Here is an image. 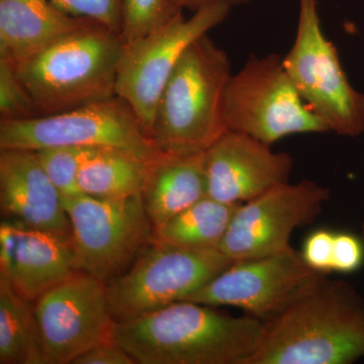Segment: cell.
I'll list each match as a JSON object with an SVG mask.
<instances>
[{"instance_id": "5b68a950", "label": "cell", "mask_w": 364, "mask_h": 364, "mask_svg": "<svg viewBox=\"0 0 364 364\" xmlns=\"http://www.w3.org/2000/svg\"><path fill=\"white\" fill-rule=\"evenodd\" d=\"M56 146L114 148L148 163L163 154L130 105L117 97L58 114L0 121V149L36 151Z\"/></svg>"}, {"instance_id": "3957f363", "label": "cell", "mask_w": 364, "mask_h": 364, "mask_svg": "<svg viewBox=\"0 0 364 364\" xmlns=\"http://www.w3.org/2000/svg\"><path fill=\"white\" fill-rule=\"evenodd\" d=\"M124 42L121 33L91 23L14 66L38 116L58 114L116 95Z\"/></svg>"}, {"instance_id": "484cf974", "label": "cell", "mask_w": 364, "mask_h": 364, "mask_svg": "<svg viewBox=\"0 0 364 364\" xmlns=\"http://www.w3.org/2000/svg\"><path fill=\"white\" fill-rule=\"evenodd\" d=\"M333 242L334 233L328 230H318L306 239L301 256L309 267L316 272H333Z\"/></svg>"}, {"instance_id": "9c48e42d", "label": "cell", "mask_w": 364, "mask_h": 364, "mask_svg": "<svg viewBox=\"0 0 364 364\" xmlns=\"http://www.w3.org/2000/svg\"><path fill=\"white\" fill-rule=\"evenodd\" d=\"M63 200L76 272L109 284L126 272L152 241L153 227L141 196L102 200L82 193Z\"/></svg>"}, {"instance_id": "8992f818", "label": "cell", "mask_w": 364, "mask_h": 364, "mask_svg": "<svg viewBox=\"0 0 364 364\" xmlns=\"http://www.w3.org/2000/svg\"><path fill=\"white\" fill-rule=\"evenodd\" d=\"M284 66L299 97L328 131L345 136L364 133V93L349 82L336 48L323 32L317 0H299L296 39Z\"/></svg>"}, {"instance_id": "44dd1931", "label": "cell", "mask_w": 364, "mask_h": 364, "mask_svg": "<svg viewBox=\"0 0 364 364\" xmlns=\"http://www.w3.org/2000/svg\"><path fill=\"white\" fill-rule=\"evenodd\" d=\"M239 205L205 196L153 230L152 240L191 250L219 249Z\"/></svg>"}, {"instance_id": "603a6c76", "label": "cell", "mask_w": 364, "mask_h": 364, "mask_svg": "<svg viewBox=\"0 0 364 364\" xmlns=\"http://www.w3.org/2000/svg\"><path fill=\"white\" fill-rule=\"evenodd\" d=\"M176 13L168 0H122L121 36L124 44L156 30Z\"/></svg>"}, {"instance_id": "83f0119b", "label": "cell", "mask_w": 364, "mask_h": 364, "mask_svg": "<svg viewBox=\"0 0 364 364\" xmlns=\"http://www.w3.org/2000/svg\"><path fill=\"white\" fill-rule=\"evenodd\" d=\"M72 364H136V361L114 339L92 347Z\"/></svg>"}, {"instance_id": "7a4b0ae2", "label": "cell", "mask_w": 364, "mask_h": 364, "mask_svg": "<svg viewBox=\"0 0 364 364\" xmlns=\"http://www.w3.org/2000/svg\"><path fill=\"white\" fill-rule=\"evenodd\" d=\"M364 358V298L324 274L264 322L246 364H350Z\"/></svg>"}, {"instance_id": "ffe728a7", "label": "cell", "mask_w": 364, "mask_h": 364, "mask_svg": "<svg viewBox=\"0 0 364 364\" xmlns=\"http://www.w3.org/2000/svg\"><path fill=\"white\" fill-rule=\"evenodd\" d=\"M32 303L0 275V364H49Z\"/></svg>"}, {"instance_id": "9a60e30c", "label": "cell", "mask_w": 364, "mask_h": 364, "mask_svg": "<svg viewBox=\"0 0 364 364\" xmlns=\"http://www.w3.org/2000/svg\"><path fill=\"white\" fill-rule=\"evenodd\" d=\"M75 272L71 234L1 221L0 275L28 301L35 303Z\"/></svg>"}, {"instance_id": "d6986e66", "label": "cell", "mask_w": 364, "mask_h": 364, "mask_svg": "<svg viewBox=\"0 0 364 364\" xmlns=\"http://www.w3.org/2000/svg\"><path fill=\"white\" fill-rule=\"evenodd\" d=\"M150 163L127 151L93 148L78 174L83 195L102 200L141 196Z\"/></svg>"}, {"instance_id": "7402d4cb", "label": "cell", "mask_w": 364, "mask_h": 364, "mask_svg": "<svg viewBox=\"0 0 364 364\" xmlns=\"http://www.w3.org/2000/svg\"><path fill=\"white\" fill-rule=\"evenodd\" d=\"M93 148L56 146L36 150L38 160L63 198L82 195L78 184L81 165Z\"/></svg>"}, {"instance_id": "8fae6325", "label": "cell", "mask_w": 364, "mask_h": 364, "mask_svg": "<svg viewBox=\"0 0 364 364\" xmlns=\"http://www.w3.org/2000/svg\"><path fill=\"white\" fill-rule=\"evenodd\" d=\"M49 364H72L92 347L114 340L105 282L76 272L33 304Z\"/></svg>"}, {"instance_id": "7c38bea8", "label": "cell", "mask_w": 364, "mask_h": 364, "mask_svg": "<svg viewBox=\"0 0 364 364\" xmlns=\"http://www.w3.org/2000/svg\"><path fill=\"white\" fill-rule=\"evenodd\" d=\"M329 200V189L311 181L274 186L239 205L219 250L234 261L284 252L294 230L312 223Z\"/></svg>"}, {"instance_id": "4fadbf2b", "label": "cell", "mask_w": 364, "mask_h": 364, "mask_svg": "<svg viewBox=\"0 0 364 364\" xmlns=\"http://www.w3.org/2000/svg\"><path fill=\"white\" fill-rule=\"evenodd\" d=\"M324 274L309 267L301 253L291 248L273 255L235 261L183 301L234 306L267 322Z\"/></svg>"}, {"instance_id": "f1b7e54d", "label": "cell", "mask_w": 364, "mask_h": 364, "mask_svg": "<svg viewBox=\"0 0 364 364\" xmlns=\"http://www.w3.org/2000/svg\"><path fill=\"white\" fill-rule=\"evenodd\" d=\"M170 6L174 11H182V9H188L196 11L200 7L210 6L215 4H227L230 6L234 4H244L249 0H168Z\"/></svg>"}, {"instance_id": "2e32d148", "label": "cell", "mask_w": 364, "mask_h": 364, "mask_svg": "<svg viewBox=\"0 0 364 364\" xmlns=\"http://www.w3.org/2000/svg\"><path fill=\"white\" fill-rule=\"evenodd\" d=\"M0 208L6 219L71 234L63 196L41 166L35 151L0 149Z\"/></svg>"}, {"instance_id": "f546056e", "label": "cell", "mask_w": 364, "mask_h": 364, "mask_svg": "<svg viewBox=\"0 0 364 364\" xmlns=\"http://www.w3.org/2000/svg\"><path fill=\"white\" fill-rule=\"evenodd\" d=\"M363 239H364V224H363Z\"/></svg>"}, {"instance_id": "6da1fadb", "label": "cell", "mask_w": 364, "mask_h": 364, "mask_svg": "<svg viewBox=\"0 0 364 364\" xmlns=\"http://www.w3.org/2000/svg\"><path fill=\"white\" fill-rule=\"evenodd\" d=\"M215 306L179 301L117 322L114 339L139 364H246L257 349L264 322Z\"/></svg>"}, {"instance_id": "52a82bcc", "label": "cell", "mask_w": 364, "mask_h": 364, "mask_svg": "<svg viewBox=\"0 0 364 364\" xmlns=\"http://www.w3.org/2000/svg\"><path fill=\"white\" fill-rule=\"evenodd\" d=\"M227 130L265 145L298 134L326 133V124L299 97L277 54L251 57L230 78L225 102Z\"/></svg>"}, {"instance_id": "ac0fdd59", "label": "cell", "mask_w": 364, "mask_h": 364, "mask_svg": "<svg viewBox=\"0 0 364 364\" xmlns=\"http://www.w3.org/2000/svg\"><path fill=\"white\" fill-rule=\"evenodd\" d=\"M208 196L205 152L163 153L151 162L141 198L153 230Z\"/></svg>"}, {"instance_id": "30bf717a", "label": "cell", "mask_w": 364, "mask_h": 364, "mask_svg": "<svg viewBox=\"0 0 364 364\" xmlns=\"http://www.w3.org/2000/svg\"><path fill=\"white\" fill-rule=\"evenodd\" d=\"M231 7L227 4H210L200 7L188 18L182 11H177L156 30L124 44L116 95L130 105L151 139L160 95L182 55L198 38L226 20Z\"/></svg>"}, {"instance_id": "277c9868", "label": "cell", "mask_w": 364, "mask_h": 364, "mask_svg": "<svg viewBox=\"0 0 364 364\" xmlns=\"http://www.w3.org/2000/svg\"><path fill=\"white\" fill-rule=\"evenodd\" d=\"M231 64L207 35L182 55L163 88L152 140L162 153L205 152L227 131L225 102Z\"/></svg>"}, {"instance_id": "d4e9b609", "label": "cell", "mask_w": 364, "mask_h": 364, "mask_svg": "<svg viewBox=\"0 0 364 364\" xmlns=\"http://www.w3.org/2000/svg\"><path fill=\"white\" fill-rule=\"evenodd\" d=\"M64 13L87 18L121 33L122 0H51Z\"/></svg>"}, {"instance_id": "4316f807", "label": "cell", "mask_w": 364, "mask_h": 364, "mask_svg": "<svg viewBox=\"0 0 364 364\" xmlns=\"http://www.w3.org/2000/svg\"><path fill=\"white\" fill-rule=\"evenodd\" d=\"M364 248L358 237L348 233L334 234L333 272L349 273L363 265Z\"/></svg>"}, {"instance_id": "5bb4252c", "label": "cell", "mask_w": 364, "mask_h": 364, "mask_svg": "<svg viewBox=\"0 0 364 364\" xmlns=\"http://www.w3.org/2000/svg\"><path fill=\"white\" fill-rule=\"evenodd\" d=\"M208 196L241 205L289 182L294 160L252 136L227 130L205 152Z\"/></svg>"}, {"instance_id": "cb8c5ba5", "label": "cell", "mask_w": 364, "mask_h": 364, "mask_svg": "<svg viewBox=\"0 0 364 364\" xmlns=\"http://www.w3.org/2000/svg\"><path fill=\"white\" fill-rule=\"evenodd\" d=\"M37 116L32 97L16 75L14 64L0 59V117L25 119Z\"/></svg>"}, {"instance_id": "e0dca14e", "label": "cell", "mask_w": 364, "mask_h": 364, "mask_svg": "<svg viewBox=\"0 0 364 364\" xmlns=\"http://www.w3.org/2000/svg\"><path fill=\"white\" fill-rule=\"evenodd\" d=\"M95 23L64 13L51 0H0V59L16 65Z\"/></svg>"}, {"instance_id": "ba28073f", "label": "cell", "mask_w": 364, "mask_h": 364, "mask_svg": "<svg viewBox=\"0 0 364 364\" xmlns=\"http://www.w3.org/2000/svg\"><path fill=\"white\" fill-rule=\"evenodd\" d=\"M235 262L219 249L191 250L151 241L126 272L107 286L117 322L183 301Z\"/></svg>"}]
</instances>
